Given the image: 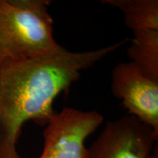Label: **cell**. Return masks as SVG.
<instances>
[{
  "instance_id": "obj_7",
  "label": "cell",
  "mask_w": 158,
  "mask_h": 158,
  "mask_svg": "<svg viewBox=\"0 0 158 158\" xmlns=\"http://www.w3.org/2000/svg\"><path fill=\"white\" fill-rule=\"evenodd\" d=\"M103 4L122 12L124 23L132 31H158L157 0H105Z\"/></svg>"
},
{
  "instance_id": "obj_2",
  "label": "cell",
  "mask_w": 158,
  "mask_h": 158,
  "mask_svg": "<svg viewBox=\"0 0 158 158\" xmlns=\"http://www.w3.org/2000/svg\"><path fill=\"white\" fill-rule=\"evenodd\" d=\"M46 0H0V64L58 50Z\"/></svg>"
},
{
  "instance_id": "obj_8",
  "label": "cell",
  "mask_w": 158,
  "mask_h": 158,
  "mask_svg": "<svg viewBox=\"0 0 158 158\" xmlns=\"http://www.w3.org/2000/svg\"><path fill=\"white\" fill-rule=\"evenodd\" d=\"M149 158H158V149L157 146H156V147L152 150L151 155H149Z\"/></svg>"
},
{
  "instance_id": "obj_4",
  "label": "cell",
  "mask_w": 158,
  "mask_h": 158,
  "mask_svg": "<svg viewBox=\"0 0 158 158\" xmlns=\"http://www.w3.org/2000/svg\"><path fill=\"white\" fill-rule=\"evenodd\" d=\"M157 135L135 116L109 121L88 149L89 158H149Z\"/></svg>"
},
{
  "instance_id": "obj_3",
  "label": "cell",
  "mask_w": 158,
  "mask_h": 158,
  "mask_svg": "<svg viewBox=\"0 0 158 158\" xmlns=\"http://www.w3.org/2000/svg\"><path fill=\"white\" fill-rule=\"evenodd\" d=\"M102 121L103 116L96 110L65 108L56 112L45 124L40 158H89L85 141Z\"/></svg>"
},
{
  "instance_id": "obj_1",
  "label": "cell",
  "mask_w": 158,
  "mask_h": 158,
  "mask_svg": "<svg viewBox=\"0 0 158 158\" xmlns=\"http://www.w3.org/2000/svg\"><path fill=\"white\" fill-rule=\"evenodd\" d=\"M121 41L94 50H58L0 64V158H21L16 143L25 122L46 124L56 113L53 102L82 71L122 46Z\"/></svg>"
},
{
  "instance_id": "obj_6",
  "label": "cell",
  "mask_w": 158,
  "mask_h": 158,
  "mask_svg": "<svg viewBox=\"0 0 158 158\" xmlns=\"http://www.w3.org/2000/svg\"><path fill=\"white\" fill-rule=\"evenodd\" d=\"M127 55L144 76L158 81V31H133Z\"/></svg>"
},
{
  "instance_id": "obj_5",
  "label": "cell",
  "mask_w": 158,
  "mask_h": 158,
  "mask_svg": "<svg viewBox=\"0 0 158 158\" xmlns=\"http://www.w3.org/2000/svg\"><path fill=\"white\" fill-rule=\"evenodd\" d=\"M111 92L130 115L158 135V81L144 76L133 62H122L112 71Z\"/></svg>"
}]
</instances>
